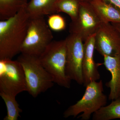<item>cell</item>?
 Masks as SVG:
<instances>
[{
    "label": "cell",
    "mask_w": 120,
    "mask_h": 120,
    "mask_svg": "<svg viewBox=\"0 0 120 120\" xmlns=\"http://www.w3.org/2000/svg\"><path fill=\"white\" fill-rule=\"evenodd\" d=\"M30 19L26 8L0 21V60L12 59L20 53Z\"/></svg>",
    "instance_id": "1"
},
{
    "label": "cell",
    "mask_w": 120,
    "mask_h": 120,
    "mask_svg": "<svg viewBox=\"0 0 120 120\" xmlns=\"http://www.w3.org/2000/svg\"><path fill=\"white\" fill-rule=\"evenodd\" d=\"M44 68L52 75L54 83L69 88L71 80L66 72L67 47L65 39L52 41L39 57Z\"/></svg>",
    "instance_id": "2"
},
{
    "label": "cell",
    "mask_w": 120,
    "mask_h": 120,
    "mask_svg": "<svg viewBox=\"0 0 120 120\" xmlns=\"http://www.w3.org/2000/svg\"><path fill=\"white\" fill-rule=\"evenodd\" d=\"M103 83L102 80L94 81L86 86V91L81 99L71 105L63 113L65 118L73 116L82 120H88L91 115L107 103V96L103 93Z\"/></svg>",
    "instance_id": "3"
},
{
    "label": "cell",
    "mask_w": 120,
    "mask_h": 120,
    "mask_svg": "<svg viewBox=\"0 0 120 120\" xmlns=\"http://www.w3.org/2000/svg\"><path fill=\"white\" fill-rule=\"evenodd\" d=\"M17 60L23 70L27 91L32 97L37 98L53 86V78L43 67L38 57L21 54Z\"/></svg>",
    "instance_id": "4"
},
{
    "label": "cell",
    "mask_w": 120,
    "mask_h": 120,
    "mask_svg": "<svg viewBox=\"0 0 120 120\" xmlns=\"http://www.w3.org/2000/svg\"><path fill=\"white\" fill-rule=\"evenodd\" d=\"M53 38L52 31L43 16L30 18L20 53L39 57Z\"/></svg>",
    "instance_id": "5"
},
{
    "label": "cell",
    "mask_w": 120,
    "mask_h": 120,
    "mask_svg": "<svg viewBox=\"0 0 120 120\" xmlns=\"http://www.w3.org/2000/svg\"><path fill=\"white\" fill-rule=\"evenodd\" d=\"M27 91L23 70L17 60H0V92L16 97Z\"/></svg>",
    "instance_id": "6"
},
{
    "label": "cell",
    "mask_w": 120,
    "mask_h": 120,
    "mask_svg": "<svg viewBox=\"0 0 120 120\" xmlns=\"http://www.w3.org/2000/svg\"><path fill=\"white\" fill-rule=\"evenodd\" d=\"M101 23L90 2L80 1L78 15L70 24L69 32L84 41L96 33Z\"/></svg>",
    "instance_id": "7"
},
{
    "label": "cell",
    "mask_w": 120,
    "mask_h": 120,
    "mask_svg": "<svg viewBox=\"0 0 120 120\" xmlns=\"http://www.w3.org/2000/svg\"><path fill=\"white\" fill-rule=\"evenodd\" d=\"M65 39L67 47L66 73L71 80H74L79 85H83V41L76 35L71 34Z\"/></svg>",
    "instance_id": "8"
},
{
    "label": "cell",
    "mask_w": 120,
    "mask_h": 120,
    "mask_svg": "<svg viewBox=\"0 0 120 120\" xmlns=\"http://www.w3.org/2000/svg\"><path fill=\"white\" fill-rule=\"evenodd\" d=\"M95 49L102 56L120 54V35L110 23H101L95 35Z\"/></svg>",
    "instance_id": "9"
},
{
    "label": "cell",
    "mask_w": 120,
    "mask_h": 120,
    "mask_svg": "<svg viewBox=\"0 0 120 120\" xmlns=\"http://www.w3.org/2000/svg\"><path fill=\"white\" fill-rule=\"evenodd\" d=\"M95 34L84 41L83 43V57L82 69L83 85L86 87L90 83L97 81L100 79L98 67L101 64L96 63L94 60V52L95 49Z\"/></svg>",
    "instance_id": "10"
},
{
    "label": "cell",
    "mask_w": 120,
    "mask_h": 120,
    "mask_svg": "<svg viewBox=\"0 0 120 120\" xmlns=\"http://www.w3.org/2000/svg\"><path fill=\"white\" fill-rule=\"evenodd\" d=\"M103 57V64L111 73V79L105 85L110 88L109 99L112 101L120 98V54Z\"/></svg>",
    "instance_id": "11"
},
{
    "label": "cell",
    "mask_w": 120,
    "mask_h": 120,
    "mask_svg": "<svg viewBox=\"0 0 120 120\" xmlns=\"http://www.w3.org/2000/svg\"><path fill=\"white\" fill-rule=\"evenodd\" d=\"M90 2L102 23H120V9L117 7L102 0H92Z\"/></svg>",
    "instance_id": "12"
},
{
    "label": "cell",
    "mask_w": 120,
    "mask_h": 120,
    "mask_svg": "<svg viewBox=\"0 0 120 120\" xmlns=\"http://www.w3.org/2000/svg\"><path fill=\"white\" fill-rule=\"evenodd\" d=\"M56 0H30L26 9L30 18L54 14Z\"/></svg>",
    "instance_id": "13"
},
{
    "label": "cell",
    "mask_w": 120,
    "mask_h": 120,
    "mask_svg": "<svg viewBox=\"0 0 120 120\" xmlns=\"http://www.w3.org/2000/svg\"><path fill=\"white\" fill-rule=\"evenodd\" d=\"M27 0H0V20H5L26 8Z\"/></svg>",
    "instance_id": "14"
},
{
    "label": "cell",
    "mask_w": 120,
    "mask_h": 120,
    "mask_svg": "<svg viewBox=\"0 0 120 120\" xmlns=\"http://www.w3.org/2000/svg\"><path fill=\"white\" fill-rule=\"evenodd\" d=\"M120 119V98L112 101L108 105L101 108L92 115L93 120Z\"/></svg>",
    "instance_id": "15"
},
{
    "label": "cell",
    "mask_w": 120,
    "mask_h": 120,
    "mask_svg": "<svg viewBox=\"0 0 120 120\" xmlns=\"http://www.w3.org/2000/svg\"><path fill=\"white\" fill-rule=\"evenodd\" d=\"M80 2L79 0H56L54 13L60 12L67 13L73 21L78 15Z\"/></svg>",
    "instance_id": "16"
},
{
    "label": "cell",
    "mask_w": 120,
    "mask_h": 120,
    "mask_svg": "<svg viewBox=\"0 0 120 120\" xmlns=\"http://www.w3.org/2000/svg\"><path fill=\"white\" fill-rule=\"evenodd\" d=\"M0 96L4 101L7 110V116L4 120H17L22 110L16 100V97L0 92Z\"/></svg>",
    "instance_id": "17"
},
{
    "label": "cell",
    "mask_w": 120,
    "mask_h": 120,
    "mask_svg": "<svg viewBox=\"0 0 120 120\" xmlns=\"http://www.w3.org/2000/svg\"><path fill=\"white\" fill-rule=\"evenodd\" d=\"M47 23L50 30L54 31H61L66 28V22L64 19L60 15L55 13L49 16Z\"/></svg>",
    "instance_id": "18"
},
{
    "label": "cell",
    "mask_w": 120,
    "mask_h": 120,
    "mask_svg": "<svg viewBox=\"0 0 120 120\" xmlns=\"http://www.w3.org/2000/svg\"><path fill=\"white\" fill-rule=\"evenodd\" d=\"M107 4H110L120 9V0H102Z\"/></svg>",
    "instance_id": "19"
},
{
    "label": "cell",
    "mask_w": 120,
    "mask_h": 120,
    "mask_svg": "<svg viewBox=\"0 0 120 120\" xmlns=\"http://www.w3.org/2000/svg\"><path fill=\"white\" fill-rule=\"evenodd\" d=\"M111 23L118 31L120 35V23Z\"/></svg>",
    "instance_id": "20"
},
{
    "label": "cell",
    "mask_w": 120,
    "mask_h": 120,
    "mask_svg": "<svg viewBox=\"0 0 120 120\" xmlns=\"http://www.w3.org/2000/svg\"><path fill=\"white\" fill-rule=\"evenodd\" d=\"M80 1H88V2H90L92 0H79Z\"/></svg>",
    "instance_id": "21"
}]
</instances>
